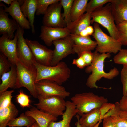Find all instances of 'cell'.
Masks as SVG:
<instances>
[{
    "label": "cell",
    "instance_id": "6da1fadb",
    "mask_svg": "<svg viewBox=\"0 0 127 127\" xmlns=\"http://www.w3.org/2000/svg\"><path fill=\"white\" fill-rule=\"evenodd\" d=\"M94 57L91 64L87 67L85 72L87 73L91 72L88 77L86 85L90 88H103L96 85V82L103 77L108 79H111L117 76L119 74L118 69L114 67L106 72L104 70V62L106 59L111 57L110 54L108 53H100L95 50L93 52Z\"/></svg>",
    "mask_w": 127,
    "mask_h": 127
},
{
    "label": "cell",
    "instance_id": "7a4b0ae2",
    "mask_svg": "<svg viewBox=\"0 0 127 127\" xmlns=\"http://www.w3.org/2000/svg\"><path fill=\"white\" fill-rule=\"evenodd\" d=\"M34 65L37 70L35 83L41 80L52 81L61 85L70 77L71 70L64 62L60 61L54 66H45L36 61Z\"/></svg>",
    "mask_w": 127,
    "mask_h": 127
},
{
    "label": "cell",
    "instance_id": "3957f363",
    "mask_svg": "<svg viewBox=\"0 0 127 127\" xmlns=\"http://www.w3.org/2000/svg\"><path fill=\"white\" fill-rule=\"evenodd\" d=\"M70 100L76 107L77 114L80 116L93 109L100 108L103 104L108 102L107 98L90 92L76 94Z\"/></svg>",
    "mask_w": 127,
    "mask_h": 127
},
{
    "label": "cell",
    "instance_id": "277c9868",
    "mask_svg": "<svg viewBox=\"0 0 127 127\" xmlns=\"http://www.w3.org/2000/svg\"><path fill=\"white\" fill-rule=\"evenodd\" d=\"M91 15L92 18L91 24L96 23L100 24L107 29L110 36L118 39L119 32L115 23L111 3L97 8Z\"/></svg>",
    "mask_w": 127,
    "mask_h": 127
},
{
    "label": "cell",
    "instance_id": "5b68a950",
    "mask_svg": "<svg viewBox=\"0 0 127 127\" xmlns=\"http://www.w3.org/2000/svg\"><path fill=\"white\" fill-rule=\"evenodd\" d=\"M94 32L92 35L97 45L95 51L101 54L107 53L115 54L121 49L122 45L117 40L104 33L99 24L93 23Z\"/></svg>",
    "mask_w": 127,
    "mask_h": 127
},
{
    "label": "cell",
    "instance_id": "8992f818",
    "mask_svg": "<svg viewBox=\"0 0 127 127\" xmlns=\"http://www.w3.org/2000/svg\"><path fill=\"white\" fill-rule=\"evenodd\" d=\"M37 98L38 102L34 104L36 107L55 117L62 116L66 110V101L62 97L39 95Z\"/></svg>",
    "mask_w": 127,
    "mask_h": 127
},
{
    "label": "cell",
    "instance_id": "52a82bcc",
    "mask_svg": "<svg viewBox=\"0 0 127 127\" xmlns=\"http://www.w3.org/2000/svg\"><path fill=\"white\" fill-rule=\"evenodd\" d=\"M16 32L18 37L17 52L19 61L29 70L37 74L34 65L35 59L23 36L24 29L20 26Z\"/></svg>",
    "mask_w": 127,
    "mask_h": 127
},
{
    "label": "cell",
    "instance_id": "ba28073f",
    "mask_svg": "<svg viewBox=\"0 0 127 127\" xmlns=\"http://www.w3.org/2000/svg\"><path fill=\"white\" fill-rule=\"evenodd\" d=\"M16 65L17 79L14 89L24 87L28 90L34 98H38V95L35 84L37 74L29 70L19 61Z\"/></svg>",
    "mask_w": 127,
    "mask_h": 127
},
{
    "label": "cell",
    "instance_id": "9c48e42d",
    "mask_svg": "<svg viewBox=\"0 0 127 127\" xmlns=\"http://www.w3.org/2000/svg\"><path fill=\"white\" fill-rule=\"evenodd\" d=\"M35 84L38 95L57 96L64 99L70 95L64 87L52 81L42 80L36 83Z\"/></svg>",
    "mask_w": 127,
    "mask_h": 127
},
{
    "label": "cell",
    "instance_id": "30bf717a",
    "mask_svg": "<svg viewBox=\"0 0 127 127\" xmlns=\"http://www.w3.org/2000/svg\"><path fill=\"white\" fill-rule=\"evenodd\" d=\"M54 46L51 66L57 65L68 55L75 53L73 49V41L70 35L66 37L53 41Z\"/></svg>",
    "mask_w": 127,
    "mask_h": 127
},
{
    "label": "cell",
    "instance_id": "8fae6325",
    "mask_svg": "<svg viewBox=\"0 0 127 127\" xmlns=\"http://www.w3.org/2000/svg\"><path fill=\"white\" fill-rule=\"evenodd\" d=\"M62 7L60 1L50 5L44 15L42 20L43 25L58 28L66 27V24L61 13Z\"/></svg>",
    "mask_w": 127,
    "mask_h": 127
},
{
    "label": "cell",
    "instance_id": "7c38bea8",
    "mask_svg": "<svg viewBox=\"0 0 127 127\" xmlns=\"http://www.w3.org/2000/svg\"><path fill=\"white\" fill-rule=\"evenodd\" d=\"M26 42L33 54L36 62L45 66H51L53 51L42 45L38 41L27 38Z\"/></svg>",
    "mask_w": 127,
    "mask_h": 127
},
{
    "label": "cell",
    "instance_id": "4fadbf2b",
    "mask_svg": "<svg viewBox=\"0 0 127 127\" xmlns=\"http://www.w3.org/2000/svg\"><path fill=\"white\" fill-rule=\"evenodd\" d=\"M14 37L10 39L7 35H2L0 38V52L7 57L11 64L16 65L19 62L17 52L18 37L16 32Z\"/></svg>",
    "mask_w": 127,
    "mask_h": 127
},
{
    "label": "cell",
    "instance_id": "5bb4252c",
    "mask_svg": "<svg viewBox=\"0 0 127 127\" xmlns=\"http://www.w3.org/2000/svg\"><path fill=\"white\" fill-rule=\"evenodd\" d=\"M40 31L39 37L49 47L52 45L53 41L64 38L70 34L66 27L58 28L43 25L41 27Z\"/></svg>",
    "mask_w": 127,
    "mask_h": 127
},
{
    "label": "cell",
    "instance_id": "9a60e30c",
    "mask_svg": "<svg viewBox=\"0 0 127 127\" xmlns=\"http://www.w3.org/2000/svg\"><path fill=\"white\" fill-rule=\"evenodd\" d=\"M0 7L4 8L5 11L8 13L13 19L15 20L19 25L24 29H31L30 23L24 16L20 9L19 3L17 0H14L8 7L2 2H0Z\"/></svg>",
    "mask_w": 127,
    "mask_h": 127
},
{
    "label": "cell",
    "instance_id": "2e32d148",
    "mask_svg": "<svg viewBox=\"0 0 127 127\" xmlns=\"http://www.w3.org/2000/svg\"><path fill=\"white\" fill-rule=\"evenodd\" d=\"M8 15L4 8L0 7V34L7 35L10 39L12 40L15 37V31L20 26L15 20L10 18Z\"/></svg>",
    "mask_w": 127,
    "mask_h": 127
},
{
    "label": "cell",
    "instance_id": "e0dca14e",
    "mask_svg": "<svg viewBox=\"0 0 127 127\" xmlns=\"http://www.w3.org/2000/svg\"><path fill=\"white\" fill-rule=\"evenodd\" d=\"M70 35L74 42V50L78 57L83 52L91 51L96 47V42L92 40L90 36H83L79 35L71 34Z\"/></svg>",
    "mask_w": 127,
    "mask_h": 127
},
{
    "label": "cell",
    "instance_id": "ac0fdd59",
    "mask_svg": "<svg viewBox=\"0 0 127 127\" xmlns=\"http://www.w3.org/2000/svg\"><path fill=\"white\" fill-rule=\"evenodd\" d=\"M25 113L33 118L39 127H48L51 122L55 121L58 119L57 117L34 107L26 111Z\"/></svg>",
    "mask_w": 127,
    "mask_h": 127
},
{
    "label": "cell",
    "instance_id": "d6986e66",
    "mask_svg": "<svg viewBox=\"0 0 127 127\" xmlns=\"http://www.w3.org/2000/svg\"><path fill=\"white\" fill-rule=\"evenodd\" d=\"M66 106L65 111L62 115V120L58 122H51L48 127H71V121L77 114L78 110L75 104L71 101H66Z\"/></svg>",
    "mask_w": 127,
    "mask_h": 127
},
{
    "label": "cell",
    "instance_id": "ffe728a7",
    "mask_svg": "<svg viewBox=\"0 0 127 127\" xmlns=\"http://www.w3.org/2000/svg\"><path fill=\"white\" fill-rule=\"evenodd\" d=\"M21 10L30 23L31 32L35 33L34 25L35 15L36 9V0H18Z\"/></svg>",
    "mask_w": 127,
    "mask_h": 127
},
{
    "label": "cell",
    "instance_id": "44dd1931",
    "mask_svg": "<svg viewBox=\"0 0 127 127\" xmlns=\"http://www.w3.org/2000/svg\"><path fill=\"white\" fill-rule=\"evenodd\" d=\"M112 11L117 25L127 21V0H111Z\"/></svg>",
    "mask_w": 127,
    "mask_h": 127
},
{
    "label": "cell",
    "instance_id": "7402d4cb",
    "mask_svg": "<svg viewBox=\"0 0 127 127\" xmlns=\"http://www.w3.org/2000/svg\"><path fill=\"white\" fill-rule=\"evenodd\" d=\"M91 19V14L86 13L75 20L72 21L66 27L70 34L79 35L81 31L90 25Z\"/></svg>",
    "mask_w": 127,
    "mask_h": 127
},
{
    "label": "cell",
    "instance_id": "603a6c76",
    "mask_svg": "<svg viewBox=\"0 0 127 127\" xmlns=\"http://www.w3.org/2000/svg\"><path fill=\"white\" fill-rule=\"evenodd\" d=\"M0 94L7 91L9 88H15L17 79L16 65L11 64L10 70L2 75L0 78Z\"/></svg>",
    "mask_w": 127,
    "mask_h": 127
},
{
    "label": "cell",
    "instance_id": "cb8c5ba5",
    "mask_svg": "<svg viewBox=\"0 0 127 127\" xmlns=\"http://www.w3.org/2000/svg\"><path fill=\"white\" fill-rule=\"evenodd\" d=\"M81 116L79 122L82 127H94L102 119L99 108L93 109Z\"/></svg>",
    "mask_w": 127,
    "mask_h": 127
},
{
    "label": "cell",
    "instance_id": "d4e9b609",
    "mask_svg": "<svg viewBox=\"0 0 127 127\" xmlns=\"http://www.w3.org/2000/svg\"><path fill=\"white\" fill-rule=\"evenodd\" d=\"M19 111L12 102L7 107L0 109V127H7L11 121L16 118Z\"/></svg>",
    "mask_w": 127,
    "mask_h": 127
},
{
    "label": "cell",
    "instance_id": "484cf974",
    "mask_svg": "<svg viewBox=\"0 0 127 127\" xmlns=\"http://www.w3.org/2000/svg\"><path fill=\"white\" fill-rule=\"evenodd\" d=\"M88 2V0H74L71 13L72 21L75 20L84 14Z\"/></svg>",
    "mask_w": 127,
    "mask_h": 127
},
{
    "label": "cell",
    "instance_id": "4316f807",
    "mask_svg": "<svg viewBox=\"0 0 127 127\" xmlns=\"http://www.w3.org/2000/svg\"><path fill=\"white\" fill-rule=\"evenodd\" d=\"M36 122V121L33 118L27 115L25 113H22L19 117L10 122L7 126L18 127H29L32 126Z\"/></svg>",
    "mask_w": 127,
    "mask_h": 127
},
{
    "label": "cell",
    "instance_id": "83f0119b",
    "mask_svg": "<svg viewBox=\"0 0 127 127\" xmlns=\"http://www.w3.org/2000/svg\"><path fill=\"white\" fill-rule=\"evenodd\" d=\"M74 0H60V2L64 9V12L62 14V16L66 24V26L72 22L71 20V13Z\"/></svg>",
    "mask_w": 127,
    "mask_h": 127
},
{
    "label": "cell",
    "instance_id": "f1b7e54d",
    "mask_svg": "<svg viewBox=\"0 0 127 127\" xmlns=\"http://www.w3.org/2000/svg\"><path fill=\"white\" fill-rule=\"evenodd\" d=\"M60 0H36V14L38 16L44 15L49 6L51 4L58 2Z\"/></svg>",
    "mask_w": 127,
    "mask_h": 127
},
{
    "label": "cell",
    "instance_id": "f546056e",
    "mask_svg": "<svg viewBox=\"0 0 127 127\" xmlns=\"http://www.w3.org/2000/svg\"><path fill=\"white\" fill-rule=\"evenodd\" d=\"M111 0H91L87 4L86 12L91 13L97 8L102 7L106 3H110Z\"/></svg>",
    "mask_w": 127,
    "mask_h": 127
},
{
    "label": "cell",
    "instance_id": "4dcf8cb0",
    "mask_svg": "<svg viewBox=\"0 0 127 127\" xmlns=\"http://www.w3.org/2000/svg\"><path fill=\"white\" fill-rule=\"evenodd\" d=\"M14 91H7L0 94V109L9 106L11 104L12 93Z\"/></svg>",
    "mask_w": 127,
    "mask_h": 127
},
{
    "label": "cell",
    "instance_id": "1f68e13d",
    "mask_svg": "<svg viewBox=\"0 0 127 127\" xmlns=\"http://www.w3.org/2000/svg\"><path fill=\"white\" fill-rule=\"evenodd\" d=\"M11 64L6 56L0 52V78L3 74L10 70Z\"/></svg>",
    "mask_w": 127,
    "mask_h": 127
},
{
    "label": "cell",
    "instance_id": "d6a6232c",
    "mask_svg": "<svg viewBox=\"0 0 127 127\" xmlns=\"http://www.w3.org/2000/svg\"><path fill=\"white\" fill-rule=\"evenodd\" d=\"M116 64L127 66V49H121L113 58Z\"/></svg>",
    "mask_w": 127,
    "mask_h": 127
},
{
    "label": "cell",
    "instance_id": "836d02e7",
    "mask_svg": "<svg viewBox=\"0 0 127 127\" xmlns=\"http://www.w3.org/2000/svg\"><path fill=\"white\" fill-rule=\"evenodd\" d=\"M17 103L22 107H29L30 106L31 101L29 96L21 91L16 97Z\"/></svg>",
    "mask_w": 127,
    "mask_h": 127
},
{
    "label": "cell",
    "instance_id": "e575fe53",
    "mask_svg": "<svg viewBox=\"0 0 127 127\" xmlns=\"http://www.w3.org/2000/svg\"><path fill=\"white\" fill-rule=\"evenodd\" d=\"M114 127H127V119L115 114L110 116Z\"/></svg>",
    "mask_w": 127,
    "mask_h": 127
},
{
    "label": "cell",
    "instance_id": "d590c367",
    "mask_svg": "<svg viewBox=\"0 0 127 127\" xmlns=\"http://www.w3.org/2000/svg\"><path fill=\"white\" fill-rule=\"evenodd\" d=\"M121 80L123 95L127 94V66H123L121 72Z\"/></svg>",
    "mask_w": 127,
    "mask_h": 127
},
{
    "label": "cell",
    "instance_id": "8d00e7d4",
    "mask_svg": "<svg viewBox=\"0 0 127 127\" xmlns=\"http://www.w3.org/2000/svg\"><path fill=\"white\" fill-rule=\"evenodd\" d=\"M79 56H81L83 58L86 63L87 66H88L91 64L93 61L94 53L91 51H85L81 54Z\"/></svg>",
    "mask_w": 127,
    "mask_h": 127
},
{
    "label": "cell",
    "instance_id": "74e56055",
    "mask_svg": "<svg viewBox=\"0 0 127 127\" xmlns=\"http://www.w3.org/2000/svg\"><path fill=\"white\" fill-rule=\"evenodd\" d=\"M115 105L112 103H108V102L104 103L99 108L100 112L102 116V119L103 116L110 110L114 108Z\"/></svg>",
    "mask_w": 127,
    "mask_h": 127
},
{
    "label": "cell",
    "instance_id": "f35d334b",
    "mask_svg": "<svg viewBox=\"0 0 127 127\" xmlns=\"http://www.w3.org/2000/svg\"><path fill=\"white\" fill-rule=\"evenodd\" d=\"M72 64L76 65L80 69H83L87 66L85 62L81 56L78 57L77 58L74 59L72 61Z\"/></svg>",
    "mask_w": 127,
    "mask_h": 127
},
{
    "label": "cell",
    "instance_id": "ab89813d",
    "mask_svg": "<svg viewBox=\"0 0 127 127\" xmlns=\"http://www.w3.org/2000/svg\"><path fill=\"white\" fill-rule=\"evenodd\" d=\"M119 31V35L117 40L122 45L127 46V31Z\"/></svg>",
    "mask_w": 127,
    "mask_h": 127
},
{
    "label": "cell",
    "instance_id": "60d3db41",
    "mask_svg": "<svg viewBox=\"0 0 127 127\" xmlns=\"http://www.w3.org/2000/svg\"><path fill=\"white\" fill-rule=\"evenodd\" d=\"M119 103L120 110L127 112V94L123 95Z\"/></svg>",
    "mask_w": 127,
    "mask_h": 127
},
{
    "label": "cell",
    "instance_id": "b9f144b4",
    "mask_svg": "<svg viewBox=\"0 0 127 127\" xmlns=\"http://www.w3.org/2000/svg\"><path fill=\"white\" fill-rule=\"evenodd\" d=\"M94 32V28L92 26L89 25L81 31L79 35L83 36H88L92 35Z\"/></svg>",
    "mask_w": 127,
    "mask_h": 127
},
{
    "label": "cell",
    "instance_id": "7bdbcfd3",
    "mask_svg": "<svg viewBox=\"0 0 127 127\" xmlns=\"http://www.w3.org/2000/svg\"><path fill=\"white\" fill-rule=\"evenodd\" d=\"M103 119V127H114L110 116L106 117Z\"/></svg>",
    "mask_w": 127,
    "mask_h": 127
},
{
    "label": "cell",
    "instance_id": "ee69618b",
    "mask_svg": "<svg viewBox=\"0 0 127 127\" xmlns=\"http://www.w3.org/2000/svg\"><path fill=\"white\" fill-rule=\"evenodd\" d=\"M116 26L119 31H127V21L123 22Z\"/></svg>",
    "mask_w": 127,
    "mask_h": 127
},
{
    "label": "cell",
    "instance_id": "f6af8a7d",
    "mask_svg": "<svg viewBox=\"0 0 127 127\" xmlns=\"http://www.w3.org/2000/svg\"><path fill=\"white\" fill-rule=\"evenodd\" d=\"M116 114H117L121 117L127 119V112L121 111L119 109Z\"/></svg>",
    "mask_w": 127,
    "mask_h": 127
},
{
    "label": "cell",
    "instance_id": "bcb514c9",
    "mask_svg": "<svg viewBox=\"0 0 127 127\" xmlns=\"http://www.w3.org/2000/svg\"><path fill=\"white\" fill-rule=\"evenodd\" d=\"M76 116L77 120V122L75 124V125L76 126V127H82L79 122L80 116L77 114L76 115Z\"/></svg>",
    "mask_w": 127,
    "mask_h": 127
},
{
    "label": "cell",
    "instance_id": "7dc6e473",
    "mask_svg": "<svg viewBox=\"0 0 127 127\" xmlns=\"http://www.w3.org/2000/svg\"><path fill=\"white\" fill-rule=\"evenodd\" d=\"M14 0H0V2H3L9 5H10Z\"/></svg>",
    "mask_w": 127,
    "mask_h": 127
},
{
    "label": "cell",
    "instance_id": "c3c4849f",
    "mask_svg": "<svg viewBox=\"0 0 127 127\" xmlns=\"http://www.w3.org/2000/svg\"><path fill=\"white\" fill-rule=\"evenodd\" d=\"M102 120H101L99 121L97 124L94 127H99V125L101 122H102Z\"/></svg>",
    "mask_w": 127,
    "mask_h": 127
},
{
    "label": "cell",
    "instance_id": "681fc988",
    "mask_svg": "<svg viewBox=\"0 0 127 127\" xmlns=\"http://www.w3.org/2000/svg\"><path fill=\"white\" fill-rule=\"evenodd\" d=\"M32 127H39L36 122L33 124Z\"/></svg>",
    "mask_w": 127,
    "mask_h": 127
},
{
    "label": "cell",
    "instance_id": "f907efd6",
    "mask_svg": "<svg viewBox=\"0 0 127 127\" xmlns=\"http://www.w3.org/2000/svg\"><path fill=\"white\" fill-rule=\"evenodd\" d=\"M33 125L32 126H31V127H32ZM9 127H14V126H9Z\"/></svg>",
    "mask_w": 127,
    "mask_h": 127
}]
</instances>
